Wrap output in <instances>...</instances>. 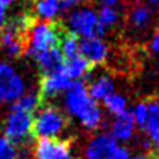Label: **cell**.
<instances>
[{
    "label": "cell",
    "instance_id": "obj_34",
    "mask_svg": "<svg viewBox=\"0 0 159 159\" xmlns=\"http://www.w3.org/2000/svg\"><path fill=\"white\" fill-rule=\"evenodd\" d=\"M152 4H159V0H149Z\"/></svg>",
    "mask_w": 159,
    "mask_h": 159
},
{
    "label": "cell",
    "instance_id": "obj_35",
    "mask_svg": "<svg viewBox=\"0 0 159 159\" xmlns=\"http://www.w3.org/2000/svg\"><path fill=\"white\" fill-rule=\"evenodd\" d=\"M66 159H81V158H77V157H69V158H66Z\"/></svg>",
    "mask_w": 159,
    "mask_h": 159
},
{
    "label": "cell",
    "instance_id": "obj_22",
    "mask_svg": "<svg viewBox=\"0 0 159 159\" xmlns=\"http://www.w3.org/2000/svg\"><path fill=\"white\" fill-rule=\"evenodd\" d=\"M103 106L106 107V110L109 113H112L113 116H117L120 113L127 110V99L124 95L119 92H113L112 95H109L106 99H103Z\"/></svg>",
    "mask_w": 159,
    "mask_h": 159
},
{
    "label": "cell",
    "instance_id": "obj_19",
    "mask_svg": "<svg viewBox=\"0 0 159 159\" xmlns=\"http://www.w3.org/2000/svg\"><path fill=\"white\" fill-rule=\"evenodd\" d=\"M34 22L35 21H34V18L30 16V14L22 13V14H18V16L13 17L8 22H6L4 27L22 38V35L27 34L28 31L31 30V27L34 25Z\"/></svg>",
    "mask_w": 159,
    "mask_h": 159
},
{
    "label": "cell",
    "instance_id": "obj_27",
    "mask_svg": "<svg viewBox=\"0 0 159 159\" xmlns=\"http://www.w3.org/2000/svg\"><path fill=\"white\" fill-rule=\"evenodd\" d=\"M149 48H151V50L155 53V55L159 56V28H158L157 31H155L154 35H152L151 43H149Z\"/></svg>",
    "mask_w": 159,
    "mask_h": 159
},
{
    "label": "cell",
    "instance_id": "obj_14",
    "mask_svg": "<svg viewBox=\"0 0 159 159\" xmlns=\"http://www.w3.org/2000/svg\"><path fill=\"white\" fill-rule=\"evenodd\" d=\"M0 48L10 57H18L24 53L25 49L21 36L14 34L13 31L7 30L6 27L0 30Z\"/></svg>",
    "mask_w": 159,
    "mask_h": 159
},
{
    "label": "cell",
    "instance_id": "obj_9",
    "mask_svg": "<svg viewBox=\"0 0 159 159\" xmlns=\"http://www.w3.org/2000/svg\"><path fill=\"white\" fill-rule=\"evenodd\" d=\"M80 56H82L91 66H99L106 61L109 56V46L98 36L85 38L80 41Z\"/></svg>",
    "mask_w": 159,
    "mask_h": 159
},
{
    "label": "cell",
    "instance_id": "obj_36",
    "mask_svg": "<svg viewBox=\"0 0 159 159\" xmlns=\"http://www.w3.org/2000/svg\"><path fill=\"white\" fill-rule=\"evenodd\" d=\"M21 159H34V158H31V157H22Z\"/></svg>",
    "mask_w": 159,
    "mask_h": 159
},
{
    "label": "cell",
    "instance_id": "obj_7",
    "mask_svg": "<svg viewBox=\"0 0 159 159\" xmlns=\"http://www.w3.org/2000/svg\"><path fill=\"white\" fill-rule=\"evenodd\" d=\"M71 145L67 140L39 138L34 145V159H66L70 157Z\"/></svg>",
    "mask_w": 159,
    "mask_h": 159
},
{
    "label": "cell",
    "instance_id": "obj_37",
    "mask_svg": "<svg viewBox=\"0 0 159 159\" xmlns=\"http://www.w3.org/2000/svg\"><path fill=\"white\" fill-rule=\"evenodd\" d=\"M28 2H36V0H28Z\"/></svg>",
    "mask_w": 159,
    "mask_h": 159
},
{
    "label": "cell",
    "instance_id": "obj_4",
    "mask_svg": "<svg viewBox=\"0 0 159 159\" xmlns=\"http://www.w3.org/2000/svg\"><path fill=\"white\" fill-rule=\"evenodd\" d=\"M67 28L69 32L78 36L85 38H101L105 34V30L99 25L98 14L91 7H78L73 10L67 17Z\"/></svg>",
    "mask_w": 159,
    "mask_h": 159
},
{
    "label": "cell",
    "instance_id": "obj_23",
    "mask_svg": "<svg viewBox=\"0 0 159 159\" xmlns=\"http://www.w3.org/2000/svg\"><path fill=\"white\" fill-rule=\"evenodd\" d=\"M96 14H98L99 25H101L105 31H106V28L115 27L119 22V18H120L119 11L116 10L115 7H102Z\"/></svg>",
    "mask_w": 159,
    "mask_h": 159
},
{
    "label": "cell",
    "instance_id": "obj_10",
    "mask_svg": "<svg viewBox=\"0 0 159 159\" xmlns=\"http://www.w3.org/2000/svg\"><path fill=\"white\" fill-rule=\"evenodd\" d=\"M71 84L73 81L63 71L43 75L41 80V84H39V96L42 99L55 98L59 93L66 92L71 87Z\"/></svg>",
    "mask_w": 159,
    "mask_h": 159
},
{
    "label": "cell",
    "instance_id": "obj_31",
    "mask_svg": "<svg viewBox=\"0 0 159 159\" xmlns=\"http://www.w3.org/2000/svg\"><path fill=\"white\" fill-rule=\"evenodd\" d=\"M131 159H154V157H152L151 154H145V152H141V154H137L135 157H133Z\"/></svg>",
    "mask_w": 159,
    "mask_h": 159
},
{
    "label": "cell",
    "instance_id": "obj_3",
    "mask_svg": "<svg viewBox=\"0 0 159 159\" xmlns=\"http://www.w3.org/2000/svg\"><path fill=\"white\" fill-rule=\"evenodd\" d=\"M67 127V116L56 106H45L32 121V135L38 138H57Z\"/></svg>",
    "mask_w": 159,
    "mask_h": 159
},
{
    "label": "cell",
    "instance_id": "obj_26",
    "mask_svg": "<svg viewBox=\"0 0 159 159\" xmlns=\"http://www.w3.org/2000/svg\"><path fill=\"white\" fill-rule=\"evenodd\" d=\"M131 151L124 145H116V148L107 155L106 159H131Z\"/></svg>",
    "mask_w": 159,
    "mask_h": 159
},
{
    "label": "cell",
    "instance_id": "obj_21",
    "mask_svg": "<svg viewBox=\"0 0 159 159\" xmlns=\"http://www.w3.org/2000/svg\"><path fill=\"white\" fill-rule=\"evenodd\" d=\"M41 103H42V98L39 96V93L30 92V93H24L16 103H13V107L24 110V112L32 115L36 109H39Z\"/></svg>",
    "mask_w": 159,
    "mask_h": 159
},
{
    "label": "cell",
    "instance_id": "obj_38",
    "mask_svg": "<svg viewBox=\"0 0 159 159\" xmlns=\"http://www.w3.org/2000/svg\"><path fill=\"white\" fill-rule=\"evenodd\" d=\"M60 2H61V0H60Z\"/></svg>",
    "mask_w": 159,
    "mask_h": 159
},
{
    "label": "cell",
    "instance_id": "obj_17",
    "mask_svg": "<svg viewBox=\"0 0 159 159\" xmlns=\"http://www.w3.org/2000/svg\"><path fill=\"white\" fill-rule=\"evenodd\" d=\"M34 8L36 17L46 22H53L56 17L60 14L61 4L60 0H36Z\"/></svg>",
    "mask_w": 159,
    "mask_h": 159
},
{
    "label": "cell",
    "instance_id": "obj_6",
    "mask_svg": "<svg viewBox=\"0 0 159 159\" xmlns=\"http://www.w3.org/2000/svg\"><path fill=\"white\" fill-rule=\"evenodd\" d=\"M25 93V82L7 61L0 60V105L16 103Z\"/></svg>",
    "mask_w": 159,
    "mask_h": 159
},
{
    "label": "cell",
    "instance_id": "obj_12",
    "mask_svg": "<svg viewBox=\"0 0 159 159\" xmlns=\"http://www.w3.org/2000/svg\"><path fill=\"white\" fill-rule=\"evenodd\" d=\"M34 59H35V61L38 63V67L41 69V71L43 73V75L63 71L64 61H66V59L63 57V55H61L59 48H53V49L41 52Z\"/></svg>",
    "mask_w": 159,
    "mask_h": 159
},
{
    "label": "cell",
    "instance_id": "obj_13",
    "mask_svg": "<svg viewBox=\"0 0 159 159\" xmlns=\"http://www.w3.org/2000/svg\"><path fill=\"white\" fill-rule=\"evenodd\" d=\"M115 88H116L115 80L110 77L109 74H101L99 77H96L95 80L91 81L89 87H87V89L91 99L95 102H99L106 99L113 92H116Z\"/></svg>",
    "mask_w": 159,
    "mask_h": 159
},
{
    "label": "cell",
    "instance_id": "obj_2",
    "mask_svg": "<svg viewBox=\"0 0 159 159\" xmlns=\"http://www.w3.org/2000/svg\"><path fill=\"white\" fill-rule=\"evenodd\" d=\"M60 36L59 27L53 22H34L28 31V45L24 49V53L30 57H35L38 53L57 48Z\"/></svg>",
    "mask_w": 159,
    "mask_h": 159
},
{
    "label": "cell",
    "instance_id": "obj_11",
    "mask_svg": "<svg viewBox=\"0 0 159 159\" xmlns=\"http://www.w3.org/2000/svg\"><path fill=\"white\" fill-rule=\"evenodd\" d=\"M135 123L133 119L131 113L129 110L115 116L110 123V133L109 134L113 137L116 143H129L134 138L135 134Z\"/></svg>",
    "mask_w": 159,
    "mask_h": 159
},
{
    "label": "cell",
    "instance_id": "obj_20",
    "mask_svg": "<svg viewBox=\"0 0 159 159\" xmlns=\"http://www.w3.org/2000/svg\"><path fill=\"white\" fill-rule=\"evenodd\" d=\"M60 52L64 59H71L74 56L80 55V39L73 34L67 32L60 36Z\"/></svg>",
    "mask_w": 159,
    "mask_h": 159
},
{
    "label": "cell",
    "instance_id": "obj_5",
    "mask_svg": "<svg viewBox=\"0 0 159 159\" xmlns=\"http://www.w3.org/2000/svg\"><path fill=\"white\" fill-rule=\"evenodd\" d=\"M32 121L34 116L31 113L11 106L4 121V137L16 147L18 144H25L32 135Z\"/></svg>",
    "mask_w": 159,
    "mask_h": 159
},
{
    "label": "cell",
    "instance_id": "obj_28",
    "mask_svg": "<svg viewBox=\"0 0 159 159\" xmlns=\"http://www.w3.org/2000/svg\"><path fill=\"white\" fill-rule=\"evenodd\" d=\"M82 2H84V0H61V2H60L61 10H69V8L78 6L80 3H82Z\"/></svg>",
    "mask_w": 159,
    "mask_h": 159
},
{
    "label": "cell",
    "instance_id": "obj_16",
    "mask_svg": "<svg viewBox=\"0 0 159 159\" xmlns=\"http://www.w3.org/2000/svg\"><path fill=\"white\" fill-rule=\"evenodd\" d=\"M154 20V10L148 4L138 3L131 8L129 14V21L135 30H145Z\"/></svg>",
    "mask_w": 159,
    "mask_h": 159
},
{
    "label": "cell",
    "instance_id": "obj_25",
    "mask_svg": "<svg viewBox=\"0 0 159 159\" xmlns=\"http://www.w3.org/2000/svg\"><path fill=\"white\" fill-rule=\"evenodd\" d=\"M0 159H20L17 147L6 137H0Z\"/></svg>",
    "mask_w": 159,
    "mask_h": 159
},
{
    "label": "cell",
    "instance_id": "obj_18",
    "mask_svg": "<svg viewBox=\"0 0 159 159\" xmlns=\"http://www.w3.org/2000/svg\"><path fill=\"white\" fill-rule=\"evenodd\" d=\"M148 106V117L143 130L145 131L147 137L154 140L159 137V99H151L147 102Z\"/></svg>",
    "mask_w": 159,
    "mask_h": 159
},
{
    "label": "cell",
    "instance_id": "obj_1",
    "mask_svg": "<svg viewBox=\"0 0 159 159\" xmlns=\"http://www.w3.org/2000/svg\"><path fill=\"white\" fill-rule=\"evenodd\" d=\"M64 107L67 113L78 120L88 131H95L103 121V113L98 102L88 95L87 85L82 81H73L71 87L64 92Z\"/></svg>",
    "mask_w": 159,
    "mask_h": 159
},
{
    "label": "cell",
    "instance_id": "obj_30",
    "mask_svg": "<svg viewBox=\"0 0 159 159\" xmlns=\"http://www.w3.org/2000/svg\"><path fill=\"white\" fill-rule=\"evenodd\" d=\"M102 3V7H115L120 0H99Z\"/></svg>",
    "mask_w": 159,
    "mask_h": 159
},
{
    "label": "cell",
    "instance_id": "obj_29",
    "mask_svg": "<svg viewBox=\"0 0 159 159\" xmlns=\"http://www.w3.org/2000/svg\"><path fill=\"white\" fill-rule=\"evenodd\" d=\"M6 24V7L3 4H0V30L4 27Z\"/></svg>",
    "mask_w": 159,
    "mask_h": 159
},
{
    "label": "cell",
    "instance_id": "obj_8",
    "mask_svg": "<svg viewBox=\"0 0 159 159\" xmlns=\"http://www.w3.org/2000/svg\"><path fill=\"white\" fill-rule=\"evenodd\" d=\"M117 143L109 133H95L84 147V159H106L107 155L116 148Z\"/></svg>",
    "mask_w": 159,
    "mask_h": 159
},
{
    "label": "cell",
    "instance_id": "obj_33",
    "mask_svg": "<svg viewBox=\"0 0 159 159\" xmlns=\"http://www.w3.org/2000/svg\"><path fill=\"white\" fill-rule=\"evenodd\" d=\"M152 144H154V147H155V149L159 152V137H157V138H154L152 140Z\"/></svg>",
    "mask_w": 159,
    "mask_h": 159
},
{
    "label": "cell",
    "instance_id": "obj_15",
    "mask_svg": "<svg viewBox=\"0 0 159 159\" xmlns=\"http://www.w3.org/2000/svg\"><path fill=\"white\" fill-rule=\"evenodd\" d=\"M91 64L85 60L82 56H74L71 59H67L64 61L63 73L71 81H80L81 78H89L91 75Z\"/></svg>",
    "mask_w": 159,
    "mask_h": 159
},
{
    "label": "cell",
    "instance_id": "obj_24",
    "mask_svg": "<svg viewBox=\"0 0 159 159\" xmlns=\"http://www.w3.org/2000/svg\"><path fill=\"white\" fill-rule=\"evenodd\" d=\"M130 113H131L133 119H134L135 126L143 129V127L145 126L147 117H148V106H147V102H137Z\"/></svg>",
    "mask_w": 159,
    "mask_h": 159
},
{
    "label": "cell",
    "instance_id": "obj_32",
    "mask_svg": "<svg viewBox=\"0 0 159 159\" xmlns=\"http://www.w3.org/2000/svg\"><path fill=\"white\" fill-rule=\"evenodd\" d=\"M14 2H17V0H0V4H3L4 7H7V6L13 4Z\"/></svg>",
    "mask_w": 159,
    "mask_h": 159
}]
</instances>
